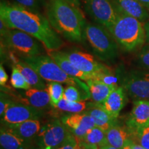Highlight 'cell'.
Masks as SVG:
<instances>
[{"label":"cell","mask_w":149,"mask_h":149,"mask_svg":"<svg viewBox=\"0 0 149 149\" xmlns=\"http://www.w3.org/2000/svg\"><path fill=\"white\" fill-rule=\"evenodd\" d=\"M0 20L9 29H18L42 43L46 50L57 51L64 45L60 35L53 29L46 16L16 3L1 1Z\"/></svg>","instance_id":"1"},{"label":"cell","mask_w":149,"mask_h":149,"mask_svg":"<svg viewBox=\"0 0 149 149\" xmlns=\"http://www.w3.org/2000/svg\"><path fill=\"white\" fill-rule=\"evenodd\" d=\"M46 16L53 29L70 42H84L86 21L79 8L64 0H47Z\"/></svg>","instance_id":"2"},{"label":"cell","mask_w":149,"mask_h":149,"mask_svg":"<svg viewBox=\"0 0 149 149\" xmlns=\"http://www.w3.org/2000/svg\"><path fill=\"white\" fill-rule=\"evenodd\" d=\"M108 30L119 47L128 53L141 48L146 42L144 23L126 14L119 13L114 23Z\"/></svg>","instance_id":"3"},{"label":"cell","mask_w":149,"mask_h":149,"mask_svg":"<svg viewBox=\"0 0 149 149\" xmlns=\"http://www.w3.org/2000/svg\"><path fill=\"white\" fill-rule=\"evenodd\" d=\"M84 41L95 56L102 61H113L118 57V44L108 29L100 24L86 22L84 31Z\"/></svg>","instance_id":"4"},{"label":"cell","mask_w":149,"mask_h":149,"mask_svg":"<svg viewBox=\"0 0 149 149\" xmlns=\"http://www.w3.org/2000/svg\"><path fill=\"white\" fill-rule=\"evenodd\" d=\"M20 59L33 68L43 79L48 82L56 81L61 84L65 83L68 86L77 87L84 92L91 94L86 83L84 82L83 80L79 78L68 75L48 54L21 57Z\"/></svg>","instance_id":"5"},{"label":"cell","mask_w":149,"mask_h":149,"mask_svg":"<svg viewBox=\"0 0 149 149\" xmlns=\"http://www.w3.org/2000/svg\"><path fill=\"white\" fill-rule=\"evenodd\" d=\"M1 44L19 58L42 55L45 48L42 42L31 35L9 28L1 34Z\"/></svg>","instance_id":"6"},{"label":"cell","mask_w":149,"mask_h":149,"mask_svg":"<svg viewBox=\"0 0 149 149\" xmlns=\"http://www.w3.org/2000/svg\"><path fill=\"white\" fill-rule=\"evenodd\" d=\"M84 8L93 21L109 29L119 12L112 0H81Z\"/></svg>","instance_id":"7"},{"label":"cell","mask_w":149,"mask_h":149,"mask_svg":"<svg viewBox=\"0 0 149 149\" xmlns=\"http://www.w3.org/2000/svg\"><path fill=\"white\" fill-rule=\"evenodd\" d=\"M122 86L135 101H149V70H130L123 77Z\"/></svg>","instance_id":"8"},{"label":"cell","mask_w":149,"mask_h":149,"mask_svg":"<svg viewBox=\"0 0 149 149\" xmlns=\"http://www.w3.org/2000/svg\"><path fill=\"white\" fill-rule=\"evenodd\" d=\"M70 133L61 120L53 121L41 128L37 135L38 146H50L56 149L64 142Z\"/></svg>","instance_id":"9"},{"label":"cell","mask_w":149,"mask_h":149,"mask_svg":"<svg viewBox=\"0 0 149 149\" xmlns=\"http://www.w3.org/2000/svg\"><path fill=\"white\" fill-rule=\"evenodd\" d=\"M63 52L76 68L84 73L94 75V77L106 67V65L99 62L93 55L78 48H73Z\"/></svg>","instance_id":"10"},{"label":"cell","mask_w":149,"mask_h":149,"mask_svg":"<svg viewBox=\"0 0 149 149\" xmlns=\"http://www.w3.org/2000/svg\"><path fill=\"white\" fill-rule=\"evenodd\" d=\"M44 114L42 109L21 103L13 102L1 118L6 124H15L28 120H39Z\"/></svg>","instance_id":"11"},{"label":"cell","mask_w":149,"mask_h":149,"mask_svg":"<svg viewBox=\"0 0 149 149\" xmlns=\"http://www.w3.org/2000/svg\"><path fill=\"white\" fill-rule=\"evenodd\" d=\"M61 122L78 139L82 138L88 130L95 126L92 118L85 112L63 117Z\"/></svg>","instance_id":"12"},{"label":"cell","mask_w":149,"mask_h":149,"mask_svg":"<svg viewBox=\"0 0 149 149\" xmlns=\"http://www.w3.org/2000/svg\"><path fill=\"white\" fill-rule=\"evenodd\" d=\"M149 124V101L136 100L128 117L126 125L130 135L138 128Z\"/></svg>","instance_id":"13"},{"label":"cell","mask_w":149,"mask_h":149,"mask_svg":"<svg viewBox=\"0 0 149 149\" xmlns=\"http://www.w3.org/2000/svg\"><path fill=\"white\" fill-rule=\"evenodd\" d=\"M119 13L133 17L144 23L149 20V10L139 0H112Z\"/></svg>","instance_id":"14"},{"label":"cell","mask_w":149,"mask_h":149,"mask_svg":"<svg viewBox=\"0 0 149 149\" xmlns=\"http://www.w3.org/2000/svg\"><path fill=\"white\" fill-rule=\"evenodd\" d=\"M10 57L13 64L20 70L31 88L38 89L46 88L44 79L33 68H31L20 58H18L17 56L14 53H10Z\"/></svg>","instance_id":"15"},{"label":"cell","mask_w":149,"mask_h":149,"mask_svg":"<svg viewBox=\"0 0 149 149\" xmlns=\"http://www.w3.org/2000/svg\"><path fill=\"white\" fill-rule=\"evenodd\" d=\"M88 107H87L85 113L90 115L97 127L107 132L112 125L116 123L117 120L110 115L102 104H91V105L88 104Z\"/></svg>","instance_id":"16"},{"label":"cell","mask_w":149,"mask_h":149,"mask_svg":"<svg viewBox=\"0 0 149 149\" xmlns=\"http://www.w3.org/2000/svg\"><path fill=\"white\" fill-rule=\"evenodd\" d=\"M126 101V93L121 86L112 91L102 104L110 115L117 120L121 111L125 107Z\"/></svg>","instance_id":"17"},{"label":"cell","mask_w":149,"mask_h":149,"mask_svg":"<svg viewBox=\"0 0 149 149\" xmlns=\"http://www.w3.org/2000/svg\"><path fill=\"white\" fill-rule=\"evenodd\" d=\"M47 54L68 75L73 77L79 78V79L85 81H87L88 80L94 78V75L84 73V72L81 71L76 68L69 61V59L66 57L63 51H59V50H57V51H50L47 52Z\"/></svg>","instance_id":"18"},{"label":"cell","mask_w":149,"mask_h":149,"mask_svg":"<svg viewBox=\"0 0 149 149\" xmlns=\"http://www.w3.org/2000/svg\"><path fill=\"white\" fill-rule=\"evenodd\" d=\"M5 129L19 137L31 141L40 131L41 124L39 120H28L19 124H6Z\"/></svg>","instance_id":"19"},{"label":"cell","mask_w":149,"mask_h":149,"mask_svg":"<svg viewBox=\"0 0 149 149\" xmlns=\"http://www.w3.org/2000/svg\"><path fill=\"white\" fill-rule=\"evenodd\" d=\"M22 103L26 105L44 109L51 104V99L47 89H38L31 88L26 90L24 93V97L21 98Z\"/></svg>","instance_id":"20"},{"label":"cell","mask_w":149,"mask_h":149,"mask_svg":"<svg viewBox=\"0 0 149 149\" xmlns=\"http://www.w3.org/2000/svg\"><path fill=\"white\" fill-rule=\"evenodd\" d=\"M0 145L1 149H30L31 141L19 137L5 128H1L0 131Z\"/></svg>","instance_id":"21"},{"label":"cell","mask_w":149,"mask_h":149,"mask_svg":"<svg viewBox=\"0 0 149 149\" xmlns=\"http://www.w3.org/2000/svg\"><path fill=\"white\" fill-rule=\"evenodd\" d=\"M86 82L89 87L91 98L95 103L103 104L110 93L116 88L95 79H91Z\"/></svg>","instance_id":"22"},{"label":"cell","mask_w":149,"mask_h":149,"mask_svg":"<svg viewBox=\"0 0 149 149\" xmlns=\"http://www.w3.org/2000/svg\"><path fill=\"white\" fill-rule=\"evenodd\" d=\"M129 131L115 123L106 132L108 144L117 148L123 149L126 141L129 139Z\"/></svg>","instance_id":"23"},{"label":"cell","mask_w":149,"mask_h":149,"mask_svg":"<svg viewBox=\"0 0 149 149\" xmlns=\"http://www.w3.org/2000/svg\"><path fill=\"white\" fill-rule=\"evenodd\" d=\"M79 141L85 144L97 146L99 148L108 144L106 132L95 126L88 130L86 134L82 138L79 139Z\"/></svg>","instance_id":"24"},{"label":"cell","mask_w":149,"mask_h":149,"mask_svg":"<svg viewBox=\"0 0 149 149\" xmlns=\"http://www.w3.org/2000/svg\"><path fill=\"white\" fill-rule=\"evenodd\" d=\"M87 107L88 104L86 101L69 102L62 98L54 108L70 113H79L86 111Z\"/></svg>","instance_id":"25"},{"label":"cell","mask_w":149,"mask_h":149,"mask_svg":"<svg viewBox=\"0 0 149 149\" xmlns=\"http://www.w3.org/2000/svg\"><path fill=\"white\" fill-rule=\"evenodd\" d=\"M63 98L69 102L86 101L91 98V94L74 86H68L64 90Z\"/></svg>","instance_id":"26"},{"label":"cell","mask_w":149,"mask_h":149,"mask_svg":"<svg viewBox=\"0 0 149 149\" xmlns=\"http://www.w3.org/2000/svg\"><path fill=\"white\" fill-rule=\"evenodd\" d=\"M50 99H51V105L52 107H55V105L63 98L65 88L61 83L51 81L46 86Z\"/></svg>","instance_id":"27"},{"label":"cell","mask_w":149,"mask_h":149,"mask_svg":"<svg viewBox=\"0 0 149 149\" xmlns=\"http://www.w3.org/2000/svg\"><path fill=\"white\" fill-rule=\"evenodd\" d=\"M10 84L12 86L17 89H23V90H28L31 88V86L27 82L25 77L20 72V70L15 66L14 65L12 68V72H11Z\"/></svg>","instance_id":"28"},{"label":"cell","mask_w":149,"mask_h":149,"mask_svg":"<svg viewBox=\"0 0 149 149\" xmlns=\"http://www.w3.org/2000/svg\"><path fill=\"white\" fill-rule=\"evenodd\" d=\"M93 79H95L99 81H102L106 84L111 86L117 88L119 86L117 85V77L113 73V70H112L109 67L106 66L102 71L99 72L97 74L95 75Z\"/></svg>","instance_id":"29"},{"label":"cell","mask_w":149,"mask_h":149,"mask_svg":"<svg viewBox=\"0 0 149 149\" xmlns=\"http://www.w3.org/2000/svg\"><path fill=\"white\" fill-rule=\"evenodd\" d=\"M12 2L29 10L41 13L45 9L47 0H12Z\"/></svg>","instance_id":"30"},{"label":"cell","mask_w":149,"mask_h":149,"mask_svg":"<svg viewBox=\"0 0 149 149\" xmlns=\"http://www.w3.org/2000/svg\"><path fill=\"white\" fill-rule=\"evenodd\" d=\"M130 135H133L135 141L145 148L149 149V124L138 128Z\"/></svg>","instance_id":"31"},{"label":"cell","mask_w":149,"mask_h":149,"mask_svg":"<svg viewBox=\"0 0 149 149\" xmlns=\"http://www.w3.org/2000/svg\"><path fill=\"white\" fill-rule=\"evenodd\" d=\"M137 61L138 64L144 70H149V44L144 45L137 54Z\"/></svg>","instance_id":"32"},{"label":"cell","mask_w":149,"mask_h":149,"mask_svg":"<svg viewBox=\"0 0 149 149\" xmlns=\"http://www.w3.org/2000/svg\"><path fill=\"white\" fill-rule=\"evenodd\" d=\"M80 147L81 146L79 139L70 133L64 142L56 149H79Z\"/></svg>","instance_id":"33"},{"label":"cell","mask_w":149,"mask_h":149,"mask_svg":"<svg viewBox=\"0 0 149 149\" xmlns=\"http://www.w3.org/2000/svg\"><path fill=\"white\" fill-rule=\"evenodd\" d=\"M11 103H13V102L9 98L8 95L1 92V99H0V116H1V119L3 117L7 108L10 106Z\"/></svg>","instance_id":"34"},{"label":"cell","mask_w":149,"mask_h":149,"mask_svg":"<svg viewBox=\"0 0 149 149\" xmlns=\"http://www.w3.org/2000/svg\"><path fill=\"white\" fill-rule=\"evenodd\" d=\"M8 80V75L3 68L2 63L0 65V85L1 86H4Z\"/></svg>","instance_id":"35"},{"label":"cell","mask_w":149,"mask_h":149,"mask_svg":"<svg viewBox=\"0 0 149 149\" xmlns=\"http://www.w3.org/2000/svg\"><path fill=\"white\" fill-rule=\"evenodd\" d=\"M128 141H129V144L130 146H131L132 148H133V149H146L144 147L141 146V145L138 144V143L136 142V141H133V139L129 138L128 139Z\"/></svg>","instance_id":"36"},{"label":"cell","mask_w":149,"mask_h":149,"mask_svg":"<svg viewBox=\"0 0 149 149\" xmlns=\"http://www.w3.org/2000/svg\"><path fill=\"white\" fill-rule=\"evenodd\" d=\"M144 26L146 32V43L149 44V20L144 23Z\"/></svg>","instance_id":"37"},{"label":"cell","mask_w":149,"mask_h":149,"mask_svg":"<svg viewBox=\"0 0 149 149\" xmlns=\"http://www.w3.org/2000/svg\"><path fill=\"white\" fill-rule=\"evenodd\" d=\"M79 143H80V146H81L79 149H99L97 146L85 144V143L81 142V141H79Z\"/></svg>","instance_id":"38"},{"label":"cell","mask_w":149,"mask_h":149,"mask_svg":"<svg viewBox=\"0 0 149 149\" xmlns=\"http://www.w3.org/2000/svg\"><path fill=\"white\" fill-rule=\"evenodd\" d=\"M64 1H67V2L71 3V4L75 6L78 7V8H79L80 6H81V1L80 0H64Z\"/></svg>","instance_id":"39"},{"label":"cell","mask_w":149,"mask_h":149,"mask_svg":"<svg viewBox=\"0 0 149 149\" xmlns=\"http://www.w3.org/2000/svg\"><path fill=\"white\" fill-rule=\"evenodd\" d=\"M99 149H120V148H117L116 147H114V146H112L111 145H109V144H107V145H104V146L100 147Z\"/></svg>","instance_id":"40"},{"label":"cell","mask_w":149,"mask_h":149,"mask_svg":"<svg viewBox=\"0 0 149 149\" xmlns=\"http://www.w3.org/2000/svg\"><path fill=\"white\" fill-rule=\"evenodd\" d=\"M143 5L145 6L147 8L149 9V0H139Z\"/></svg>","instance_id":"41"},{"label":"cell","mask_w":149,"mask_h":149,"mask_svg":"<svg viewBox=\"0 0 149 149\" xmlns=\"http://www.w3.org/2000/svg\"><path fill=\"white\" fill-rule=\"evenodd\" d=\"M123 149H133V148H132L131 146H130V144H129L128 139H127V141H126L125 145H124V148H123Z\"/></svg>","instance_id":"42"},{"label":"cell","mask_w":149,"mask_h":149,"mask_svg":"<svg viewBox=\"0 0 149 149\" xmlns=\"http://www.w3.org/2000/svg\"><path fill=\"white\" fill-rule=\"evenodd\" d=\"M30 149H31V148H30ZM34 149H55V148H52V147H50V146H46V147L39 146L38 148H34Z\"/></svg>","instance_id":"43"},{"label":"cell","mask_w":149,"mask_h":149,"mask_svg":"<svg viewBox=\"0 0 149 149\" xmlns=\"http://www.w3.org/2000/svg\"><path fill=\"white\" fill-rule=\"evenodd\" d=\"M148 10H149V9H148Z\"/></svg>","instance_id":"44"}]
</instances>
